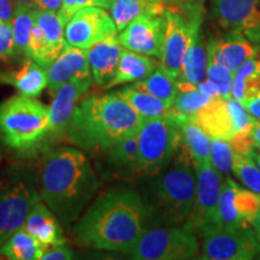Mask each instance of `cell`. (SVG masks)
Instances as JSON below:
<instances>
[{"label": "cell", "instance_id": "1", "mask_svg": "<svg viewBox=\"0 0 260 260\" xmlns=\"http://www.w3.org/2000/svg\"><path fill=\"white\" fill-rule=\"evenodd\" d=\"M151 219V209L138 191L113 188L90 205L75 234L86 247L129 254Z\"/></svg>", "mask_w": 260, "mask_h": 260}, {"label": "cell", "instance_id": "2", "mask_svg": "<svg viewBox=\"0 0 260 260\" xmlns=\"http://www.w3.org/2000/svg\"><path fill=\"white\" fill-rule=\"evenodd\" d=\"M88 158L80 149L59 147L48 152L40 170V198L64 226H69L99 187Z\"/></svg>", "mask_w": 260, "mask_h": 260}, {"label": "cell", "instance_id": "3", "mask_svg": "<svg viewBox=\"0 0 260 260\" xmlns=\"http://www.w3.org/2000/svg\"><path fill=\"white\" fill-rule=\"evenodd\" d=\"M145 118L118 93L90 95L77 104L67 135L87 151H107L126 136L136 134Z\"/></svg>", "mask_w": 260, "mask_h": 260}, {"label": "cell", "instance_id": "4", "mask_svg": "<svg viewBox=\"0 0 260 260\" xmlns=\"http://www.w3.org/2000/svg\"><path fill=\"white\" fill-rule=\"evenodd\" d=\"M197 193L195 162L181 140L171 169L157 181L155 198L160 218L169 225H183L193 210Z\"/></svg>", "mask_w": 260, "mask_h": 260}, {"label": "cell", "instance_id": "5", "mask_svg": "<svg viewBox=\"0 0 260 260\" xmlns=\"http://www.w3.org/2000/svg\"><path fill=\"white\" fill-rule=\"evenodd\" d=\"M48 107L32 96L15 95L0 104V136L18 152L38 147L47 138Z\"/></svg>", "mask_w": 260, "mask_h": 260}, {"label": "cell", "instance_id": "6", "mask_svg": "<svg viewBox=\"0 0 260 260\" xmlns=\"http://www.w3.org/2000/svg\"><path fill=\"white\" fill-rule=\"evenodd\" d=\"M182 140L174 113L145 119L138 133L139 158L136 175L153 176L170 164Z\"/></svg>", "mask_w": 260, "mask_h": 260}, {"label": "cell", "instance_id": "7", "mask_svg": "<svg viewBox=\"0 0 260 260\" xmlns=\"http://www.w3.org/2000/svg\"><path fill=\"white\" fill-rule=\"evenodd\" d=\"M199 252L195 233L186 225L148 229L129 255L136 260H186Z\"/></svg>", "mask_w": 260, "mask_h": 260}, {"label": "cell", "instance_id": "8", "mask_svg": "<svg viewBox=\"0 0 260 260\" xmlns=\"http://www.w3.org/2000/svg\"><path fill=\"white\" fill-rule=\"evenodd\" d=\"M197 193L193 210L186 222L194 233L204 234L220 229L218 222V198L222 188V176L211 161L195 162Z\"/></svg>", "mask_w": 260, "mask_h": 260}, {"label": "cell", "instance_id": "9", "mask_svg": "<svg viewBox=\"0 0 260 260\" xmlns=\"http://www.w3.org/2000/svg\"><path fill=\"white\" fill-rule=\"evenodd\" d=\"M40 200V193L28 178L0 182V246L24 226L32 206Z\"/></svg>", "mask_w": 260, "mask_h": 260}, {"label": "cell", "instance_id": "10", "mask_svg": "<svg viewBox=\"0 0 260 260\" xmlns=\"http://www.w3.org/2000/svg\"><path fill=\"white\" fill-rule=\"evenodd\" d=\"M164 16L167 19V28L159 65L165 73L180 81L184 54L190 40V4L188 3L182 10L168 6Z\"/></svg>", "mask_w": 260, "mask_h": 260}, {"label": "cell", "instance_id": "11", "mask_svg": "<svg viewBox=\"0 0 260 260\" xmlns=\"http://www.w3.org/2000/svg\"><path fill=\"white\" fill-rule=\"evenodd\" d=\"M260 254V242L253 228L217 229L203 235V255L207 260H251Z\"/></svg>", "mask_w": 260, "mask_h": 260}, {"label": "cell", "instance_id": "12", "mask_svg": "<svg viewBox=\"0 0 260 260\" xmlns=\"http://www.w3.org/2000/svg\"><path fill=\"white\" fill-rule=\"evenodd\" d=\"M117 32L112 16L103 8L87 6L67 22L64 28L65 42L70 46L88 50L96 42Z\"/></svg>", "mask_w": 260, "mask_h": 260}, {"label": "cell", "instance_id": "13", "mask_svg": "<svg viewBox=\"0 0 260 260\" xmlns=\"http://www.w3.org/2000/svg\"><path fill=\"white\" fill-rule=\"evenodd\" d=\"M211 9L223 29L260 46V0H211Z\"/></svg>", "mask_w": 260, "mask_h": 260}, {"label": "cell", "instance_id": "14", "mask_svg": "<svg viewBox=\"0 0 260 260\" xmlns=\"http://www.w3.org/2000/svg\"><path fill=\"white\" fill-rule=\"evenodd\" d=\"M167 19L164 15H141L118 35L123 48L160 59Z\"/></svg>", "mask_w": 260, "mask_h": 260}, {"label": "cell", "instance_id": "15", "mask_svg": "<svg viewBox=\"0 0 260 260\" xmlns=\"http://www.w3.org/2000/svg\"><path fill=\"white\" fill-rule=\"evenodd\" d=\"M92 84L93 76L74 77L56 90V95L48 107L47 138L58 139L67 134L68 124L74 110Z\"/></svg>", "mask_w": 260, "mask_h": 260}, {"label": "cell", "instance_id": "16", "mask_svg": "<svg viewBox=\"0 0 260 260\" xmlns=\"http://www.w3.org/2000/svg\"><path fill=\"white\" fill-rule=\"evenodd\" d=\"M191 16L190 40L182 65V82L193 86L203 82L207 73V47L203 37V8L199 3H189Z\"/></svg>", "mask_w": 260, "mask_h": 260}, {"label": "cell", "instance_id": "17", "mask_svg": "<svg viewBox=\"0 0 260 260\" xmlns=\"http://www.w3.org/2000/svg\"><path fill=\"white\" fill-rule=\"evenodd\" d=\"M206 47L207 61L219 65L232 74L258 50L252 41L234 31L218 39H211Z\"/></svg>", "mask_w": 260, "mask_h": 260}, {"label": "cell", "instance_id": "18", "mask_svg": "<svg viewBox=\"0 0 260 260\" xmlns=\"http://www.w3.org/2000/svg\"><path fill=\"white\" fill-rule=\"evenodd\" d=\"M47 88L56 92L74 77L92 76L87 51L65 44L59 56L46 68Z\"/></svg>", "mask_w": 260, "mask_h": 260}, {"label": "cell", "instance_id": "19", "mask_svg": "<svg viewBox=\"0 0 260 260\" xmlns=\"http://www.w3.org/2000/svg\"><path fill=\"white\" fill-rule=\"evenodd\" d=\"M189 117L211 139L228 141L235 134V125L229 102L222 96L213 98L211 102Z\"/></svg>", "mask_w": 260, "mask_h": 260}, {"label": "cell", "instance_id": "20", "mask_svg": "<svg viewBox=\"0 0 260 260\" xmlns=\"http://www.w3.org/2000/svg\"><path fill=\"white\" fill-rule=\"evenodd\" d=\"M86 51L93 81L98 86L105 87L115 76L123 51L117 32L96 42Z\"/></svg>", "mask_w": 260, "mask_h": 260}, {"label": "cell", "instance_id": "21", "mask_svg": "<svg viewBox=\"0 0 260 260\" xmlns=\"http://www.w3.org/2000/svg\"><path fill=\"white\" fill-rule=\"evenodd\" d=\"M24 229L45 247L67 243L60 222L50 207L38 201L32 206L24 223Z\"/></svg>", "mask_w": 260, "mask_h": 260}, {"label": "cell", "instance_id": "22", "mask_svg": "<svg viewBox=\"0 0 260 260\" xmlns=\"http://www.w3.org/2000/svg\"><path fill=\"white\" fill-rule=\"evenodd\" d=\"M0 84H10L22 95L35 98L47 87L46 68L28 58L18 70H0Z\"/></svg>", "mask_w": 260, "mask_h": 260}, {"label": "cell", "instance_id": "23", "mask_svg": "<svg viewBox=\"0 0 260 260\" xmlns=\"http://www.w3.org/2000/svg\"><path fill=\"white\" fill-rule=\"evenodd\" d=\"M157 68L158 65L149 56L123 48L115 76L104 88L110 89L119 84L136 82L147 77Z\"/></svg>", "mask_w": 260, "mask_h": 260}, {"label": "cell", "instance_id": "24", "mask_svg": "<svg viewBox=\"0 0 260 260\" xmlns=\"http://www.w3.org/2000/svg\"><path fill=\"white\" fill-rule=\"evenodd\" d=\"M167 9L165 0H115L110 10L117 30L122 31L139 16L164 15Z\"/></svg>", "mask_w": 260, "mask_h": 260}, {"label": "cell", "instance_id": "25", "mask_svg": "<svg viewBox=\"0 0 260 260\" xmlns=\"http://www.w3.org/2000/svg\"><path fill=\"white\" fill-rule=\"evenodd\" d=\"M171 111V110H170ZM174 113L181 130L183 144L189 149L194 162H205L211 160V138L191 121L190 117L183 113Z\"/></svg>", "mask_w": 260, "mask_h": 260}, {"label": "cell", "instance_id": "26", "mask_svg": "<svg viewBox=\"0 0 260 260\" xmlns=\"http://www.w3.org/2000/svg\"><path fill=\"white\" fill-rule=\"evenodd\" d=\"M45 246L35 240L24 228L12 234L0 246V254L11 260H39L42 258Z\"/></svg>", "mask_w": 260, "mask_h": 260}, {"label": "cell", "instance_id": "27", "mask_svg": "<svg viewBox=\"0 0 260 260\" xmlns=\"http://www.w3.org/2000/svg\"><path fill=\"white\" fill-rule=\"evenodd\" d=\"M237 184L232 178H224L218 198V222L223 230H241L246 228H253L247 224L237 212L234 198L237 189Z\"/></svg>", "mask_w": 260, "mask_h": 260}, {"label": "cell", "instance_id": "28", "mask_svg": "<svg viewBox=\"0 0 260 260\" xmlns=\"http://www.w3.org/2000/svg\"><path fill=\"white\" fill-rule=\"evenodd\" d=\"M132 86L135 89L152 94L153 96L167 103L170 107L178 93V81L165 73L160 65L151 75H148L145 79L136 81Z\"/></svg>", "mask_w": 260, "mask_h": 260}, {"label": "cell", "instance_id": "29", "mask_svg": "<svg viewBox=\"0 0 260 260\" xmlns=\"http://www.w3.org/2000/svg\"><path fill=\"white\" fill-rule=\"evenodd\" d=\"M35 22L40 25L50 48V53L53 59L59 56L65 46L64 28L65 23L57 11L35 9Z\"/></svg>", "mask_w": 260, "mask_h": 260}, {"label": "cell", "instance_id": "30", "mask_svg": "<svg viewBox=\"0 0 260 260\" xmlns=\"http://www.w3.org/2000/svg\"><path fill=\"white\" fill-rule=\"evenodd\" d=\"M117 93L134 107L135 111L144 117L145 119L167 115L171 109L165 102L147 92L135 89L132 84L119 89Z\"/></svg>", "mask_w": 260, "mask_h": 260}, {"label": "cell", "instance_id": "31", "mask_svg": "<svg viewBox=\"0 0 260 260\" xmlns=\"http://www.w3.org/2000/svg\"><path fill=\"white\" fill-rule=\"evenodd\" d=\"M138 133L126 136L107 149L109 160L113 167L122 170H130L135 174L139 158Z\"/></svg>", "mask_w": 260, "mask_h": 260}, {"label": "cell", "instance_id": "32", "mask_svg": "<svg viewBox=\"0 0 260 260\" xmlns=\"http://www.w3.org/2000/svg\"><path fill=\"white\" fill-rule=\"evenodd\" d=\"M211 100H212V98L201 92L198 86L178 81V93L174 103H172L170 110L190 116Z\"/></svg>", "mask_w": 260, "mask_h": 260}, {"label": "cell", "instance_id": "33", "mask_svg": "<svg viewBox=\"0 0 260 260\" xmlns=\"http://www.w3.org/2000/svg\"><path fill=\"white\" fill-rule=\"evenodd\" d=\"M37 9V8H35ZM35 9L27 8L23 5H16L14 17L11 21L12 32L16 52L27 54L29 35L35 21Z\"/></svg>", "mask_w": 260, "mask_h": 260}, {"label": "cell", "instance_id": "34", "mask_svg": "<svg viewBox=\"0 0 260 260\" xmlns=\"http://www.w3.org/2000/svg\"><path fill=\"white\" fill-rule=\"evenodd\" d=\"M233 171L248 189L260 194V169L249 155L234 153Z\"/></svg>", "mask_w": 260, "mask_h": 260}, {"label": "cell", "instance_id": "35", "mask_svg": "<svg viewBox=\"0 0 260 260\" xmlns=\"http://www.w3.org/2000/svg\"><path fill=\"white\" fill-rule=\"evenodd\" d=\"M27 54L30 59L37 61L44 68H47L54 60L50 53V48H48L44 31L35 21L31 27L30 35H29Z\"/></svg>", "mask_w": 260, "mask_h": 260}, {"label": "cell", "instance_id": "36", "mask_svg": "<svg viewBox=\"0 0 260 260\" xmlns=\"http://www.w3.org/2000/svg\"><path fill=\"white\" fill-rule=\"evenodd\" d=\"M234 205H235L240 217L247 224L253 226V222L260 211V194L251 189H243V188L237 187L235 198H234Z\"/></svg>", "mask_w": 260, "mask_h": 260}, {"label": "cell", "instance_id": "37", "mask_svg": "<svg viewBox=\"0 0 260 260\" xmlns=\"http://www.w3.org/2000/svg\"><path fill=\"white\" fill-rule=\"evenodd\" d=\"M211 164L219 172L220 176H226L233 170L234 152L229 142L220 139H211Z\"/></svg>", "mask_w": 260, "mask_h": 260}, {"label": "cell", "instance_id": "38", "mask_svg": "<svg viewBox=\"0 0 260 260\" xmlns=\"http://www.w3.org/2000/svg\"><path fill=\"white\" fill-rule=\"evenodd\" d=\"M206 79L212 81L218 86L220 96L224 99H230L232 96V86H233V74L219 67V65L213 64L209 61L207 63V73Z\"/></svg>", "mask_w": 260, "mask_h": 260}, {"label": "cell", "instance_id": "39", "mask_svg": "<svg viewBox=\"0 0 260 260\" xmlns=\"http://www.w3.org/2000/svg\"><path fill=\"white\" fill-rule=\"evenodd\" d=\"M115 0H61V6L58 14L67 24V22L76 14L77 11L87 6H98L103 9H111Z\"/></svg>", "mask_w": 260, "mask_h": 260}, {"label": "cell", "instance_id": "40", "mask_svg": "<svg viewBox=\"0 0 260 260\" xmlns=\"http://www.w3.org/2000/svg\"><path fill=\"white\" fill-rule=\"evenodd\" d=\"M228 142H229L234 153L240 155H249L255 148L252 130L237 132L230 138V140H228Z\"/></svg>", "mask_w": 260, "mask_h": 260}, {"label": "cell", "instance_id": "41", "mask_svg": "<svg viewBox=\"0 0 260 260\" xmlns=\"http://www.w3.org/2000/svg\"><path fill=\"white\" fill-rule=\"evenodd\" d=\"M17 53L11 23L0 21V58H9Z\"/></svg>", "mask_w": 260, "mask_h": 260}, {"label": "cell", "instance_id": "42", "mask_svg": "<svg viewBox=\"0 0 260 260\" xmlns=\"http://www.w3.org/2000/svg\"><path fill=\"white\" fill-rule=\"evenodd\" d=\"M44 260H70L74 259V252L65 243L47 246V249L42 254Z\"/></svg>", "mask_w": 260, "mask_h": 260}, {"label": "cell", "instance_id": "43", "mask_svg": "<svg viewBox=\"0 0 260 260\" xmlns=\"http://www.w3.org/2000/svg\"><path fill=\"white\" fill-rule=\"evenodd\" d=\"M15 8L16 5L14 0H0V21L11 23Z\"/></svg>", "mask_w": 260, "mask_h": 260}, {"label": "cell", "instance_id": "44", "mask_svg": "<svg viewBox=\"0 0 260 260\" xmlns=\"http://www.w3.org/2000/svg\"><path fill=\"white\" fill-rule=\"evenodd\" d=\"M38 9L48 10V11H59L61 0H37Z\"/></svg>", "mask_w": 260, "mask_h": 260}, {"label": "cell", "instance_id": "45", "mask_svg": "<svg viewBox=\"0 0 260 260\" xmlns=\"http://www.w3.org/2000/svg\"><path fill=\"white\" fill-rule=\"evenodd\" d=\"M243 106L246 107L247 111L251 113L255 119H260V93L258 96L254 98V99H252L251 102H248Z\"/></svg>", "mask_w": 260, "mask_h": 260}, {"label": "cell", "instance_id": "46", "mask_svg": "<svg viewBox=\"0 0 260 260\" xmlns=\"http://www.w3.org/2000/svg\"><path fill=\"white\" fill-rule=\"evenodd\" d=\"M253 140H254V145L256 149H260V119H255L254 125L252 129Z\"/></svg>", "mask_w": 260, "mask_h": 260}, {"label": "cell", "instance_id": "47", "mask_svg": "<svg viewBox=\"0 0 260 260\" xmlns=\"http://www.w3.org/2000/svg\"><path fill=\"white\" fill-rule=\"evenodd\" d=\"M14 2H15V5H23L30 9L38 8L37 0H14Z\"/></svg>", "mask_w": 260, "mask_h": 260}, {"label": "cell", "instance_id": "48", "mask_svg": "<svg viewBox=\"0 0 260 260\" xmlns=\"http://www.w3.org/2000/svg\"><path fill=\"white\" fill-rule=\"evenodd\" d=\"M253 230H254L256 239H258L259 242H260V211H259L258 216H256L255 220L253 222Z\"/></svg>", "mask_w": 260, "mask_h": 260}, {"label": "cell", "instance_id": "49", "mask_svg": "<svg viewBox=\"0 0 260 260\" xmlns=\"http://www.w3.org/2000/svg\"><path fill=\"white\" fill-rule=\"evenodd\" d=\"M249 157H251L253 160H254V162L256 164V167L260 169V149H256V148L253 149L252 153L249 154Z\"/></svg>", "mask_w": 260, "mask_h": 260}]
</instances>
